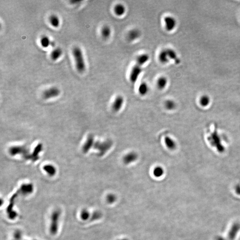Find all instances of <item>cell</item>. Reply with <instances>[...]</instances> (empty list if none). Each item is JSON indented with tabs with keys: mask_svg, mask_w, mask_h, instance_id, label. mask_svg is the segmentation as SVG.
<instances>
[{
	"mask_svg": "<svg viewBox=\"0 0 240 240\" xmlns=\"http://www.w3.org/2000/svg\"><path fill=\"white\" fill-rule=\"evenodd\" d=\"M164 23L165 29L168 32H171L174 30L177 25L176 19L172 16L165 17Z\"/></svg>",
	"mask_w": 240,
	"mask_h": 240,
	"instance_id": "6",
	"label": "cell"
},
{
	"mask_svg": "<svg viewBox=\"0 0 240 240\" xmlns=\"http://www.w3.org/2000/svg\"></svg>",
	"mask_w": 240,
	"mask_h": 240,
	"instance_id": "35",
	"label": "cell"
},
{
	"mask_svg": "<svg viewBox=\"0 0 240 240\" xmlns=\"http://www.w3.org/2000/svg\"><path fill=\"white\" fill-rule=\"evenodd\" d=\"M149 90V86L145 81L141 82L139 86L138 89L139 94L141 96H145L147 94Z\"/></svg>",
	"mask_w": 240,
	"mask_h": 240,
	"instance_id": "17",
	"label": "cell"
},
{
	"mask_svg": "<svg viewBox=\"0 0 240 240\" xmlns=\"http://www.w3.org/2000/svg\"><path fill=\"white\" fill-rule=\"evenodd\" d=\"M113 12L117 16H123L126 12V7L123 4L118 3L114 6Z\"/></svg>",
	"mask_w": 240,
	"mask_h": 240,
	"instance_id": "14",
	"label": "cell"
},
{
	"mask_svg": "<svg viewBox=\"0 0 240 240\" xmlns=\"http://www.w3.org/2000/svg\"><path fill=\"white\" fill-rule=\"evenodd\" d=\"M41 45L44 48H47L50 45L51 42L50 41L49 37L47 36H43L41 38Z\"/></svg>",
	"mask_w": 240,
	"mask_h": 240,
	"instance_id": "25",
	"label": "cell"
},
{
	"mask_svg": "<svg viewBox=\"0 0 240 240\" xmlns=\"http://www.w3.org/2000/svg\"><path fill=\"white\" fill-rule=\"evenodd\" d=\"M168 56L170 61H174L176 64H179L181 63V60L178 58L176 52L171 48H166Z\"/></svg>",
	"mask_w": 240,
	"mask_h": 240,
	"instance_id": "13",
	"label": "cell"
},
{
	"mask_svg": "<svg viewBox=\"0 0 240 240\" xmlns=\"http://www.w3.org/2000/svg\"><path fill=\"white\" fill-rule=\"evenodd\" d=\"M150 56L148 53H141L136 58V64L142 67L148 62Z\"/></svg>",
	"mask_w": 240,
	"mask_h": 240,
	"instance_id": "12",
	"label": "cell"
},
{
	"mask_svg": "<svg viewBox=\"0 0 240 240\" xmlns=\"http://www.w3.org/2000/svg\"><path fill=\"white\" fill-rule=\"evenodd\" d=\"M128 240V239H125L124 238V239H120V240Z\"/></svg>",
	"mask_w": 240,
	"mask_h": 240,
	"instance_id": "34",
	"label": "cell"
},
{
	"mask_svg": "<svg viewBox=\"0 0 240 240\" xmlns=\"http://www.w3.org/2000/svg\"><path fill=\"white\" fill-rule=\"evenodd\" d=\"M142 72L143 68L142 67L135 64L130 72L129 79L130 82L132 83H136Z\"/></svg>",
	"mask_w": 240,
	"mask_h": 240,
	"instance_id": "4",
	"label": "cell"
},
{
	"mask_svg": "<svg viewBox=\"0 0 240 240\" xmlns=\"http://www.w3.org/2000/svg\"><path fill=\"white\" fill-rule=\"evenodd\" d=\"M101 216H102V214H101V213H100V212H96L94 213V214H93V219H98L100 218H101Z\"/></svg>",
	"mask_w": 240,
	"mask_h": 240,
	"instance_id": "30",
	"label": "cell"
},
{
	"mask_svg": "<svg viewBox=\"0 0 240 240\" xmlns=\"http://www.w3.org/2000/svg\"><path fill=\"white\" fill-rule=\"evenodd\" d=\"M60 93V91L59 89L56 87H53L44 92L43 97L45 99H49L58 96Z\"/></svg>",
	"mask_w": 240,
	"mask_h": 240,
	"instance_id": "8",
	"label": "cell"
},
{
	"mask_svg": "<svg viewBox=\"0 0 240 240\" xmlns=\"http://www.w3.org/2000/svg\"><path fill=\"white\" fill-rule=\"evenodd\" d=\"M89 213L86 210L82 211L81 213V218L83 220H86L89 218Z\"/></svg>",
	"mask_w": 240,
	"mask_h": 240,
	"instance_id": "29",
	"label": "cell"
},
{
	"mask_svg": "<svg viewBox=\"0 0 240 240\" xmlns=\"http://www.w3.org/2000/svg\"><path fill=\"white\" fill-rule=\"evenodd\" d=\"M138 155L134 152H131L126 154L123 158V161L125 165H129L131 163L135 162L138 159Z\"/></svg>",
	"mask_w": 240,
	"mask_h": 240,
	"instance_id": "11",
	"label": "cell"
},
{
	"mask_svg": "<svg viewBox=\"0 0 240 240\" xmlns=\"http://www.w3.org/2000/svg\"><path fill=\"white\" fill-rule=\"evenodd\" d=\"M112 145V142L110 140L105 141L104 142L97 141L94 144V148L98 150L100 155H104L110 148Z\"/></svg>",
	"mask_w": 240,
	"mask_h": 240,
	"instance_id": "3",
	"label": "cell"
},
{
	"mask_svg": "<svg viewBox=\"0 0 240 240\" xmlns=\"http://www.w3.org/2000/svg\"><path fill=\"white\" fill-rule=\"evenodd\" d=\"M73 54L75 61L76 69L78 72L82 73L86 69V63L82 50L80 47H75L73 49Z\"/></svg>",
	"mask_w": 240,
	"mask_h": 240,
	"instance_id": "1",
	"label": "cell"
},
{
	"mask_svg": "<svg viewBox=\"0 0 240 240\" xmlns=\"http://www.w3.org/2000/svg\"><path fill=\"white\" fill-rule=\"evenodd\" d=\"M235 192L236 194L238 195H240V185H237L235 187Z\"/></svg>",
	"mask_w": 240,
	"mask_h": 240,
	"instance_id": "31",
	"label": "cell"
},
{
	"mask_svg": "<svg viewBox=\"0 0 240 240\" xmlns=\"http://www.w3.org/2000/svg\"><path fill=\"white\" fill-rule=\"evenodd\" d=\"M216 240H226V239L222 236H218L216 238Z\"/></svg>",
	"mask_w": 240,
	"mask_h": 240,
	"instance_id": "32",
	"label": "cell"
},
{
	"mask_svg": "<svg viewBox=\"0 0 240 240\" xmlns=\"http://www.w3.org/2000/svg\"><path fill=\"white\" fill-rule=\"evenodd\" d=\"M63 52L61 48H57L54 49L51 53V58L53 60L56 61L62 55Z\"/></svg>",
	"mask_w": 240,
	"mask_h": 240,
	"instance_id": "20",
	"label": "cell"
},
{
	"mask_svg": "<svg viewBox=\"0 0 240 240\" xmlns=\"http://www.w3.org/2000/svg\"><path fill=\"white\" fill-rule=\"evenodd\" d=\"M240 230V224L238 222H235L234 223L230 230L228 235V239L229 240H234L237 235V234Z\"/></svg>",
	"mask_w": 240,
	"mask_h": 240,
	"instance_id": "9",
	"label": "cell"
},
{
	"mask_svg": "<svg viewBox=\"0 0 240 240\" xmlns=\"http://www.w3.org/2000/svg\"><path fill=\"white\" fill-rule=\"evenodd\" d=\"M210 97L206 95H204L200 99V104L203 107H206L210 104Z\"/></svg>",
	"mask_w": 240,
	"mask_h": 240,
	"instance_id": "23",
	"label": "cell"
},
{
	"mask_svg": "<svg viewBox=\"0 0 240 240\" xmlns=\"http://www.w3.org/2000/svg\"><path fill=\"white\" fill-rule=\"evenodd\" d=\"M165 143L166 146L170 150H174L176 148L177 145L175 141L170 137H166L165 138Z\"/></svg>",
	"mask_w": 240,
	"mask_h": 240,
	"instance_id": "19",
	"label": "cell"
},
{
	"mask_svg": "<svg viewBox=\"0 0 240 240\" xmlns=\"http://www.w3.org/2000/svg\"><path fill=\"white\" fill-rule=\"evenodd\" d=\"M50 45L52 47H54L55 45V43L54 42H51Z\"/></svg>",
	"mask_w": 240,
	"mask_h": 240,
	"instance_id": "33",
	"label": "cell"
},
{
	"mask_svg": "<svg viewBox=\"0 0 240 240\" xmlns=\"http://www.w3.org/2000/svg\"><path fill=\"white\" fill-rule=\"evenodd\" d=\"M50 22L51 25L54 28H58L60 24L59 18L56 15H52L50 17Z\"/></svg>",
	"mask_w": 240,
	"mask_h": 240,
	"instance_id": "22",
	"label": "cell"
},
{
	"mask_svg": "<svg viewBox=\"0 0 240 240\" xmlns=\"http://www.w3.org/2000/svg\"><path fill=\"white\" fill-rule=\"evenodd\" d=\"M93 145H94V137L92 136H90L88 138L86 142L85 143L84 145V147H83V150L84 152H88L90 148L93 146Z\"/></svg>",
	"mask_w": 240,
	"mask_h": 240,
	"instance_id": "21",
	"label": "cell"
},
{
	"mask_svg": "<svg viewBox=\"0 0 240 240\" xmlns=\"http://www.w3.org/2000/svg\"><path fill=\"white\" fill-rule=\"evenodd\" d=\"M124 102V99L122 96L118 95L115 98L112 104V109L114 112H117L122 109Z\"/></svg>",
	"mask_w": 240,
	"mask_h": 240,
	"instance_id": "10",
	"label": "cell"
},
{
	"mask_svg": "<svg viewBox=\"0 0 240 240\" xmlns=\"http://www.w3.org/2000/svg\"><path fill=\"white\" fill-rule=\"evenodd\" d=\"M61 213L59 210H56L53 213L51 216V223L50 231L52 234L55 235L58 232V227L59 218Z\"/></svg>",
	"mask_w": 240,
	"mask_h": 240,
	"instance_id": "5",
	"label": "cell"
},
{
	"mask_svg": "<svg viewBox=\"0 0 240 240\" xmlns=\"http://www.w3.org/2000/svg\"><path fill=\"white\" fill-rule=\"evenodd\" d=\"M117 200V197L114 194L112 193H110L108 194L106 197V201L107 203L110 204L114 203Z\"/></svg>",
	"mask_w": 240,
	"mask_h": 240,
	"instance_id": "28",
	"label": "cell"
},
{
	"mask_svg": "<svg viewBox=\"0 0 240 240\" xmlns=\"http://www.w3.org/2000/svg\"><path fill=\"white\" fill-rule=\"evenodd\" d=\"M44 169L50 176H53L56 173L55 168L51 165L45 166L44 168Z\"/></svg>",
	"mask_w": 240,
	"mask_h": 240,
	"instance_id": "27",
	"label": "cell"
},
{
	"mask_svg": "<svg viewBox=\"0 0 240 240\" xmlns=\"http://www.w3.org/2000/svg\"><path fill=\"white\" fill-rule=\"evenodd\" d=\"M154 175L156 177L159 178L162 177L164 174V170L163 168L161 166H156L154 169L153 171Z\"/></svg>",
	"mask_w": 240,
	"mask_h": 240,
	"instance_id": "24",
	"label": "cell"
},
{
	"mask_svg": "<svg viewBox=\"0 0 240 240\" xmlns=\"http://www.w3.org/2000/svg\"><path fill=\"white\" fill-rule=\"evenodd\" d=\"M158 59L159 62L164 65L169 63L170 60L168 56L166 49H163L160 51L158 54Z\"/></svg>",
	"mask_w": 240,
	"mask_h": 240,
	"instance_id": "15",
	"label": "cell"
},
{
	"mask_svg": "<svg viewBox=\"0 0 240 240\" xmlns=\"http://www.w3.org/2000/svg\"><path fill=\"white\" fill-rule=\"evenodd\" d=\"M165 107L167 110H172L175 109L176 104L174 101L172 100H168L165 102Z\"/></svg>",
	"mask_w": 240,
	"mask_h": 240,
	"instance_id": "26",
	"label": "cell"
},
{
	"mask_svg": "<svg viewBox=\"0 0 240 240\" xmlns=\"http://www.w3.org/2000/svg\"><path fill=\"white\" fill-rule=\"evenodd\" d=\"M208 140L213 146L216 148L220 153H223L225 151V148L221 144L220 138L217 131H215L208 137Z\"/></svg>",
	"mask_w": 240,
	"mask_h": 240,
	"instance_id": "2",
	"label": "cell"
},
{
	"mask_svg": "<svg viewBox=\"0 0 240 240\" xmlns=\"http://www.w3.org/2000/svg\"><path fill=\"white\" fill-rule=\"evenodd\" d=\"M141 36V32L137 28L130 30L127 34V39L130 42H133L138 39Z\"/></svg>",
	"mask_w": 240,
	"mask_h": 240,
	"instance_id": "7",
	"label": "cell"
},
{
	"mask_svg": "<svg viewBox=\"0 0 240 240\" xmlns=\"http://www.w3.org/2000/svg\"><path fill=\"white\" fill-rule=\"evenodd\" d=\"M112 29L109 25H105L102 27L101 30V35L104 39H107L111 36Z\"/></svg>",
	"mask_w": 240,
	"mask_h": 240,
	"instance_id": "18",
	"label": "cell"
},
{
	"mask_svg": "<svg viewBox=\"0 0 240 240\" xmlns=\"http://www.w3.org/2000/svg\"><path fill=\"white\" fill-rule=\"evenodd\" d=\"M168 83V78L165 76H161L156 80V86L158 89L163 90L166 88Z\"/></svg>",
	"mask_w": 240,
	"mask_h": 240,
	"instance_id": "16",
	"label": "cell"
}]
</instances>
